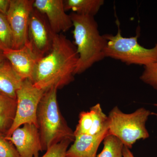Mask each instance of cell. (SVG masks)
<instances>
[{"label":"cell","mask_w":157,"mask_h":157,"mask_svg":"<svg viewBox=\"0 0 157 157\" xmlns=\"http://www.w3.org/2000/svg\"><path fill=\"white\" fill-rule=\"evenodd\" d=\"M108 133L107 130L96 135H75L74 142L67 150L66 157H96L98 147Z\"/></svg>","instance_id":"12"},{"label":"cell","mask_w":157,"mask_h":157,"mask_svg":"<svg viewBox=\"0 0 157 157\" xmlns=\"http://www.w3.org/2000/svg\"><path fill=\"white\" fill-rule=\"evenodd\" d=\"M54 34L45 15L34 8L29 21L27 42L40 58L51 49Z\"/></svg>","instance_id":"8"},{"label":"cell","mask_w":157,"mask_h":157,"mask_svg":"<svg viewBox=\"0 0 157 157\" xmlns=\"http://www.w3.org/2000/svg\"><path fill=\"white\" fill-rule=\"evenodd\" d=\"M6 59L5 57L4 56V53L2 51L0 50V63L3 61L4 60Z\"/></svg>","instance_id":"25"},{"label":"cell","mask_w":157,"mask_h":157,"mask_svg":"<svg viewBox=\"0 0 157 157\" xmlns=\"http://www.w3.org/2000/svg\"><path fill=\"white\" fill-rule=\"evenodd\" d=\"M151 114L150 110L141 107L131 113L122 112L115 107L108 115V135H113L129 148L140 139L149 137L146 123Z\"/></svg>","instance_id":"5"},{"label":"cell","mask_w":157,"mask_h":157,"mask_svg":"<svg viewBox=\"0 0 157 157\" xmlns=\"http://www.w3.org/2000/svg\"><path fill=\"white\" fill-rule=\"evenodd\" d=\"M33 7L45 15L54 33H64L73 27L70 15L66 13L63 0H34Z\"/></svg>","instance_id":"10"},{"label":"cell","mask_w":157,"mask_h":157,"mask_svg":"<svg viewBox=\"0 0 157 157\" xmlns=\"http://www.w3.org/2000/svg\"><path fill=\"white\" fill-rule=\"evenodd\" d=\"M17 101L0 93V132L6 136L14 122Z\"/></svg>","instance_id":"14"},{"label":"cell","mask_w":157,"mask_h":157,"mask_svg":"<svg viewBox=\"0 0 157 157\" xmlns=\"http://www.w3.org/2000/svg\"><path fill=\"white\" fill-rule=\"evenodd\" d=\"M74 28V45L78 54L74 74H81L105 58L107 41L101 36L98 23L93 16L73 13L70 14Z\"/></svg>","instance_id":"2"},{"label":"cell","mask_w":157,"mask_h":157,"mask_svg":"<svg viewBox=\"0 0 157 157\" xmlns=\"http://www.w3.org/2000/svg\"><path fill=\"white\" fill-rule=\"evenodd\" d=\"M10 3V0H0V14L6 15Z\"/></svg>","instance_id":"23"},{"label":"cell","mask_w":157,"mask_h":157,"mask_svg":"<svg viewBox=\"0 0 157 157\" xmlns=\"http://www.w3.org/2000/svg\"><path fill=\"white\" fill-rule=\"evenodd\" d=\"M71 142L70 140H65L54 144L41 157H66L67 150Z\"/></svg>","instance_id":"21"},{"label":"cell","mask_w":157,"mask_h":157,"mask_svg":"<svg viewBox=\"0 0 157 157\" xmlns=\"http://www.w3.org/2000/svg\"><path fill=\"white\" fill-rule=\"evenodd\" d=\"M78 54L75 45L64 35L54 34L51 49L39 59L32 82L40 89H58L74 80Z\"/></svg>","instance_id":"1"},{"label":"cell","mask_w":157,"mask_h":157,"mask_svg":"<svg viewBox=\"0 0 157 157\" xmlns=\"http://www.w3.org/2000/svg\"><path fill=\"white\" fill-rule=\"evenodd\" d=\"M13 33L6 15L0 14V50L3 52L13 49Z\"/></svg>","instance_id":"18"},{"label":"cell","mask_w":157,"mask_h":157,"mask_svg":"<svg viewBox=\"0 0 157 157\" xmlns=\"http://www.w3.org/2000/svg\"><path fill=\"white\" fill-rule=\"evenodd\" d=\"M45 90L35 86L31 80H23L16 93L17 109L13 124L6 137L11 136L15 129L25 124L37 127L38 107Z\"/></svg>","instance_id":"6"},{"label":"cell","mask_w":157,"mask_h":157,"mask_svg":"<svg viewBox=\"0 0 157 157\" xmlns=\"http://www.w3.org/2000/svg\"><path fill=\"white\" fill-rule=\"evenodd\" d=\"M0 157H21L13 144L1 132Z\"/></svg>","instance_id":"22"},{"label":"cell","mask_w":157,"mask_h":157,"mask_svg":"<svg viewBox=\"0 0 157 157\" xmlns=\"http://www.w3.org/2000/svg\"><path fill=\"white\" fill-rule=\"evenodd\" d=\"M56 87L45 91L39 103L37 113V128L42 150L65 140L73 142L74 132L68 126L60 111Z\"/></svg>","instance_id":"3"},{"label":"cell","mask_w":157,"mask_h":157,"mask_svg":"<svg viewBox=\"0 0 157 157\" xmlns=\"http://www.w3.org/2000/svg\"><path fill=\"white\" fill-rule=\"evenodd\" d=\"M93 123L88 135H96L108 130V118L104 112L99 104L91 107Z\"/></svg>","instance_id":"16"},{"label":"cell","mask_w":157,"mask_h":157,"mask_svg":"<svg viewBox=\"0 0 157 157\" xmlns=\"http://www.w3.org/2000/svg\"><path fill=\"white\" fill-rule=\"evenodd\" d=\"M123 157H134L130 148L127 146H124L123 148Z\"/></svg>","instance_id":"24"},{"label":"cell","mask_w":157,"mask_h":157,"mask_svg":"<svg viewBox=\"0 0 157 157\" xmlns=\"http://www.w3.org/2000/svg\"><path fill=\"white\" fill-rule=\"evenodd\" d=\"M13 144L21 157H39L42 150L40 134L37 126L25 124L6 137Z\"/></svg>","instance_id":"9"},{"label":"cell","mask_w":157,"mask_h":157,"mask_svg":"<svg viewBox=\"0 0 157 157\" xmlns=\"http://www.w3.org/2000/svg\"><path fill=\"white\" fill-rule=\"evenodd\" d=\"M154 105L155 106H156V107H157V104H154Z\"/></svg>","instance_id":"26"},{"label":"cell","mask_w":157,"mask_h":157,"mask_svg":"<svg viewBox=\"0 0 157 157\" xmlns=\"http://www.w3.org/2000/svg\"><path fill=\"white\" fill-rule=\"evenodd\" d=\"M23 79L15 71L8 60L0 63V93L16 100V93Z\"/></svg>","instance_id":"13"},{"label":"cell","mask_w":157,"mask_h":157,"mask_svg":"<svg viewBox=\"0 0 157 157\" xmlns=\"http://www.w3.org/2000/svg\"><path fill=\"white\" fill-rule=\"evenodd\" d=\"M103 0H65L63 1L65 10H72L73 13L80 15L94 16L98 13Z\"/></svg>","instance_id":"15"},{"label":"cell","mask_w":157,"mask_h":157,"mask_svg":"<svg viewBox=\"0 0 157 157\" xmlns=\"http://www.w3.org/2000/svg\"><path fill=\"white\" fill-rule=\"evenodd\" d=\"M3 53L5 58L22 79H29L32 81L40 58L27 42L22 48L9 49Z\"/></svg>","instance_id":"11"},{"label":"cell","mask_w":157,"mask_h":157,"mask_svg":"<svg viewBox=\"0 0 157 157\" xmlns=\"http://www.w3.org/2000/svg\"><path fill=\"white\" fill-rule=\"evenodd\" d=\"M92 123V115L90 111H82L80 113L78 124L74 132V136L81 134H88Z\"/></svg>","instance_id":"19"},{"label":"cell","mask_w":157,"mask_h":157,"mask_svg":"<svg viewBox=\"0 0 157 157\" xmlns=\"http://www.w3.org/2000/svg\"><path fill=\"white\" fill-rule=\"evenodd\" d=\"M34 0H10L6 17L13 33V49L23 47L27 42L28 30Z\"/></svg>","instance_id":"7"},{"label":"cell","mask_w":157,"mask_h":157,"mask_svg":"<svg viewBox=\"0 0 157 157\" xmlns=\"http://www.w3.org/2000/svg\"><path fill=\"white\" fill-rule=\"evenodd\" d=\"M140 80L157 90V63L144 67Z\"/></svg>","instance_id":"20"},{"label":"cell","mask_w":157,"mask_h":157,"mask_svg":"<svg viewBox=\"0 0 157 157\" xmlns=\"http://www.w3.org/2000/svg\"><path fill=\"white\" fill-rule=\"evenodd\" d=\"M102 151L96 157H123L124 144L113 135H107L103 140Z\"/></svg>","instance_id":"17"},{"label":"cell","mask_w":157,"mask_h":157,"mask_svg":"<svg viewBox=\"0 0 157 157\" xmlns=\"http://www.w3.org/2000/svg\"><path fill=\"white\" fill-rule=\"evenodd\" d=\"M117 23L118 31L115 36L104 35L107 41L104 51L105 57L118 60L128 65L145 67L157 63V43L154 48H145L138 42L140 31L135 36L124 37L121 35L118 21Z\"/></svg>","instance_id":"4"}]
</instances>
